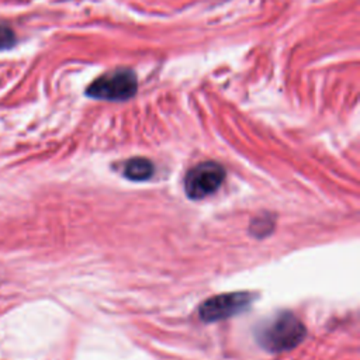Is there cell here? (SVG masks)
Listing matches in <instances>:
<instances>
[{
  "mask_svg": "<svg viewBox=\"0 0 360 360\" xmlns=\"http://www.w3.org/2000/svg\"><path fill=\"white\" fill-rule=\"evenodd\" d=\"M305 336V326L291 312H280L257 332L259 345L271 353L287 352L295 347Z\"/></svg>",
  "mask_w": 360,
  "mask_h": 360,
  "instance_id": "6da1fadb",
  "label": "cell"
},
{
  "mask_svg": "<svg viewBox=\"0 0 360 360\" xmlns=\"http://www.w3.org/2000/svg\"><path fill=\"white\" fill-rule=\"evenodd\" d=\"M138 80L135 73L127 68H118L107 72L93 80L87 89L86 96L107 101H125L135 96Z\"/></svg>",
  "mask_w": 360,
  "mask_h": 360,
  "instance_id": "7a4b0ae2",
  "label": "cell"
},
{
  "mask_svg": "<svg viewBox=\"0 0 360 360\" xmlns=\"http://www.w3.org/2000/svg\"><path fill=\"white\" fill-rule=\"evenodd\" d=\"M225 179L224 167L217 162H202L188 170L184 191L191 200H201L215 193Z\"/></svg>",
  "mask_w": 360,
  "mask_h": 360,
  "instance_id": "3957f363",
  "label": "cell"
},
{
  "mask_svg": "<svg viewBox=\"0 0 360 360\" xmlns=\"http://www.w3.org/2000/svg\"><path fill=\"white\" fill-rule=\"evenodd\" d=\"M255 297L250 292H226L211 297L204 301L198 309V315L204 322H215L231 318L243 312L252 304Z\"/></svg>",
  "mask_w": 360,
  "mask_h": 360,
  "instance_id": "277c9868",
  "label": "cell"
},
{
  "mask_svg": "<svg viewBox=\"0 0 360 360\" xmlns=\"http://www.w3.org/2000/svg\"><path fill=\"white\" fill-rule=\"evenodd\" d=\"M122 173L128 180L145 181L153 176L155 166L146 158H132L125 162Z\"/></svg>",
  "mask_w": 360,
  "mask_h": 360,
  "instance_id": "5b68a950",
  "label": "cell"
},
{
  "mask_svg": "<svg viewBox=\"0 0 360 360\" xmlns=\"http://www.w3.org/2000/svg\"><path fill=\"white\" fill-rule=\"evenodd\" d=\"M15 44V35L11 28L0 24V51L8 49Z\"/></svg>",
  "mask_w": 360,
  "mask_h": 360,
  "instance_id": "8992f818",
  "label": "cell"
}]
</instances>
